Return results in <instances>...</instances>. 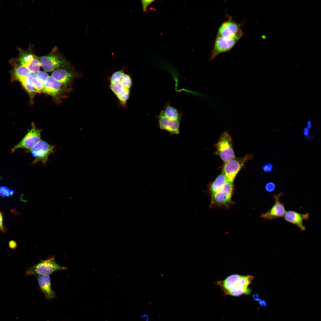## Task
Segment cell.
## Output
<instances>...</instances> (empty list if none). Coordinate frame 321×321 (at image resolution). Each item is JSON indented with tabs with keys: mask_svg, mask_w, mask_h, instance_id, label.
Wrapping results in <instances>:
<instances>
[{
	"mask_svg": "<svg viewBox=\"0 0 321 321\" xmlns=\"http://www.w3.org/2000/svg\"><path fill=\"white\" fill-rule=\"evenodd\" d=\"M242 23H238L234 21L231 17L221 23L218 31L217 36L224 38L232 37L242 30Z\"/></svg>",
	"mask_w": 321,
	"mask_h": 321,
	"instance_id": "obj_11",
	"label": "cell"
},
{
	"mask_svg": "<svg viewBox=\"0 0 321 321\" xmlns=\"http://www.w3.org/2000/svg\"><path fill=\"white\" fill-rule=\"evenodd\" d=\"M311 121L308 120L307 121L306 127L304 129L303 132L304 135L306 137L309 136V130L311 127Z\"/></svg>",
	"mask_w": 321,
	"mask_h": 321,
	"instance_id": "obj_29",
	"label": "cell"
},
{
	"mask_svg": "<svg viewBox=\"0 0 321 321\" xmlns=\"http://www.w3.org/2000/svg\"><path fill=\"white\" fill-rule=\"evenodd\" d=\"M27 78L29 82L37 90L38 93L42 92L43 84L36 77L35 73L30 72Z\"/></svg>",
	"mask_w": 321,
	"mask_h": 321,
	"instance_id": "obj_23",
	"label": "cell"
},
{
	"mask_svg": "<svg viewBox=\"0 0 321 321\" xmlns=\"http://www.w3.org/2000/svg\"><path fill=\"white\" fill-rule=\"evenodd\" d=\"M227 181L226 177L222 172L215 178L210 185V189L212 195L218 191Z\"/></svg>",
	"mask_w": 321,
	"mask_h": 321,
	"instance_id": "obj_20",
	"label": "cell"
},
{
	"mask_svg": "<svg viewBox=\"0 0 321 321\" xmlns=\"http://www.w3.org/2000/svg\"><path fill=\"white\" fill-rule=\"evenodd\" d=\"M155 0H142L141 1L142 4V11L145 13H147V9L148 7L152 3L155 1Z\"/></svg>",
	"mask_w": 321,
	"mask_h": 321,
	"instance_id": "obj_27",
	"label": "cell"
},
{
	"mask_svg": "<svg viewBox=\"0 0 321 321\" xmlns=\"http://www.w3.org/2000/svg\"><path fill=\"white\" fill-rule=\"evenodd\" d=\"M251 291V290L249 288L244 289L237 287L231 289L227 292L225 294L238 296L243 295L249 294Z\"/></svg>",
	"mask_w": 321,
	"mask_h": 321,
	"instance_id": "obj_24",
	"label": "cell"
},
{
	"mask_svg": "<svg viewBox=\"0 0 321 321\" xmlns=\"http://www.w3.org/2000/svg\"><path fill=\"white\" fill-rule=\"evenodd\" d=\"M19 54L17 58H13L17 63L27 68L30 72L36 73L39 71L41 67L39 58L33 54L31 50H24L19 48Z\"/></svg>",
	"mask_w": 321,
	"mask_h": 321,
	"instance_id": "obj_7",
	"label": "cell"
},
{
	"mask_svg": "<svg viewBox=\"0 0 321 321\" xmlns=\"http://www.w3.org/2000/svg\"><path fill=\"white\" fill-rule=\"evenodd\" d=\"M109 80L110 88L117 97L119 104L125 108L133 84L131 75L125 73L124 68L114 72Z\"/></svg>",
	"mask_w": 321,
	"mask_h": 321,
	"instance_id": "obj_1",
	"label": "cell"
},
{
	"mask_svg": "<svg viewBox=\"0 0 321 321\" xmlns=\"http://www.w3.org/2000/svg\"><path fill=\"white\" fill-rule=\"evenodd\" d=\"M265 188L267 192L270 193L274 191L276 188V185L273 182H269L266 184Z\"/></svg>",
	"mask_w": 321,
	"mask_h": 321,
	"instance_id": "obj_28",
	"label": "cell"
},
{
	"mask_svg": "<svg viewBox=\"0 0 321 321\" xmlns=\"http://www.w3.org/2000/svg\"><path fill=\"white\" fill-rule=\"evenodd\" d=\"M215 146L216 149L214 154L220 157L224 162L236 158L232 140L228 132L225 131L221 134Z\"/></svg>",
	"mask_w": 321,
	"mask_h": 321,
	"instance_id": "obj_4",
	"label": "cell"
},
{
	"mask_svg": "<svg viewBox=\"0 0 321 321\" xmlns=\"http://www.w3.org/2000/svg\"><path fill=\"white\" fill-rule=\"evenodd\" d=\"M309 215L308 213L301 214L293 211L289 210L286 211L283 217L286 221L294 224L301 231H304L306 228L303 224V221L309 220Z\"/></svg>",
	"mask_w": 321,
	"mask_h": 321,
	"instance_id": "obj_15",
	"label": "cell"
},
{
	"mask_svg": "<svg viewBox=\"0 0 321 321\" xmlns=\"http://www.w3.org/2000/svg\"><path fill=\"white\" fill-rule=\"evenodd\" d=\"M242 30L234 37L224 38L216 36L214 45L210 54L209 60L216 57L221 54L228 52L235 45L243 35Z\"/></svg>",
	"mask_w": 321,
	"mask_h": 321,
	"instance_id": "obj_6",
	"label": "cell"
},
{
	"mask_svg": "<svg viewBox=\"0 0 321 321\" xmlns=\"http://www.w3.org/2000/svg\"><path fill=\"white\" fill-rule=\"evenodd\" d=\"M273 167V165L271 164L268 163L263 166L262 169L265 172H269L272 171Z\"/></svg>",
	"mask_w": 321,
	"mask_h": 321,
	"instance_id": "obj_30",
	"label": "cell"
},
{
	"mask_svg": "<svg viewBox=\"0 0 321 321\" xmlns=\"http://www.w3.org/2000/svg\"><path fill=\"white\" fill-rule=\"evenodd\" d=\"M15 191L6 186L0 187V197H10L14 193Z\"/></svg>",
	"mask_w": 321,
	"mask_h": 321,
	"instance_id": "obj_25",
	"label": "cell"
},
{
	"mask_svg": "<svg viewBox=\"0 0 321 321\" xmlns=\"http://www.w3.org/2000/svg\"><path fill=\"white\" fill-rule=\"evenodd\" d=\"M10 247L12 248H14L16 246V243L15 241L13 240L10 241L9 243Z\"/></svg>",
	"mask_w": 321,
	"mask_h": 321,
	"instance_id": "obj_31",
	"label": "cell"
},
{
	"mask_svg": "<svg viewBox=\"0 0 321 321\" xmlns=\"http://www.w3.org/2000/svg\"><path fill=\"white\" fill-rule=\"evenodd\" d=\"M161 111L166 117L171 119L180 120L181 116L180 112L176 108L171 106L169 104L166 105Z\"/></svg>",
	"mask_w": 321,
	"mask_h": 321,
	"instance_id": "obj_21",
	"label": "cell"
},
{
	"mask_svg": "<svg viewBox=\"0 0 321 321\" xmlns=\"http://www.w3.org/2000/svg\"><path fill=\"white\" fill-rule=\"evenodd\" d=\"M18 81L20 82L22 85L29 93L31 99L38 92L34 87L29 81L27 77L22 78Z\"/></svg>",
	"mask_w": 321,
	"mask_h": 321,
	"instance_id": "obj_22",
	"label": "cell"
},
{
	"mask_svg": "<svg viewBox=\"0 0 321 321\" xmlns=\"http://www.w3.org/2000/svg\"><path fill=\"white\" fill-rule=\"evenodd\" d=\"M36 77L43 84L49 76L48 74L44 71H39L35 73Z\"/></svg>",
	"mask_w": 321,
	"mask_h": 321,
	"instance_id": "obj_26",
	"label": "cell"
},
{
	"mask_svg": "<svg viewBox=\"0 0 321 321\" xmlns=\"http://www.w3.org/2000/svg\"><path fill=\"white\" fill-rule=\"evenodd\" d=\"M160 128L171 134H177L180 132V120L171 119L161 111L157 117Z\"/></svg>",
	"mask_w": 321,
	"mask_h": 321,
	"instance_id": "obj_13",
	"label": "cell"
},
{
	"mask_svg": "<svg viewBox=\"0 0 321 321\" xmlns=\"http://www.w3.org/2000/svg\"><path fill=\"white\" fill-rule=\"evenodd\" d=\"M233 183L227 181L217 192L212 195L211 202L218 206H226L231 202Z\"/></svg>",
	"mask_w": 321,
	"mask_h": 321,
	"instance_id": "obj_10",
	"label": "cell"
},
{
	"mask_svg": "<svg viewBox=\"0 0 321 321\" xmlns=\"http://www.w3.org/2000/svg\"><path fill=\"white\" fill-rule=\"evenodd\" d=\"M39 59L41 67L47 72L53 71L69 66L68 62L56 47L48 55L41 56Z\"/></svg>",
	"mask_w": 321,
	"mask_h": 321,
	"instance_id": "obj_3",
	"label": "cell"
},
{
	"mask_svg": "<svg viewBox=\"0 0 321 321\" xmlns=\"http://www.w3.org/2000/svg\"><path fill=\"white\" fill-rule=\"evenodd\" d=\"M54 146L41 140L29 150L34 158L33 163L40 162L46 164L49 155L54 152Z\"/></svg>",
	"mask_w": 321,
	"mask_h": 321,
	"instance_id": "obj_8",
	"label": "cell"
},
{
	"mask_svg": "<svg viewBox=\"0 0 321 321\" xmlns=\"http://www.w3.org/2000/svg\"><path fill=\"white\" fill-rule=\"evenodd\" d=\"M282 193L273 196L275 202L271 208L268 211L262 213L260 217L265 220L271 221L283 217L286 211L284 204L280 201L279 199Z\"/></svg>",
	"mask_w": 321,
	"mask_h": 321,
	"instance_id": "obj_12",
	"label": "cell"
},
{
	"mask_svg": "<svg viewBox=\"0 0 321 321\" xmlns=\"http://www.w3.org/2000/svg\"><path fill=\"white\" fill-rule=\"evenodd\" d=\"M42 129L37 128L32 123L31 129L23 139L11 150L12 152L18 149H24L29 150L41 139Z\"/></svg>",
	"mask_w": 321,
	"mask_h": 321,
	"instance_id": "obj_9",
	"label": "cell"
},
{
	"mask_svg": "<svg viewBox=\"0 0 321 321\" xmlns=\"http://www.w3.org/2000/svg\"><path fill=\"white\" fill-rule=\"evenodd\" d=\"M241 275L234 274L231 275L222 281H219L217 284L223 289L225 294L236 286Z\"/></svg>",
	"mask_w": 321,
	"mask_h": 321,
	"instance_id": "obj_19",
	"label": "cell"
},
{
	"mask_svg": "<svg viewBox=\"0 0 321 321\" xmlns=\"http://www.w3.org/2000/svg\"><path fill=\"white\" fill-rule=\"evenodd\" d=\"M40 291L45 298L51 300L56 297L55 292L52 289L49 275L37 277Z\"/></svg>",
	"mask_w": 321,
	"mask_h": 321,
	"instance_id": "obj_16",
	"label": "cell"
},
{
	"mask_svg": "<svg viewBox=\"0 0 321 321\" xmlns=\"http://www.w3.org/2000/svg\"><path fill=\"white\" fill-rule=\"evenodd\" d=\"M254 155L248 153L243 157L235 158L224 162L222 172L225 175L227 181L233 183L235 178L245 163L253 158Z\"/></svg>",
	"mask_w": 321,
	"mask_h": 321,
	"instance_id": "obj_5",
	"label": "cell"
},
{
	"mask_svg": "<svg viewBox=\"0 0 321 321\" xmlns=\"http://www.w3.org/2000/svg\"><path fill=\"white\" fill-rule=\"evenodd\" d=\"M51 76L63 85L66 86L73 79L75 74L73 72L64 67L53 71Z\"/></svg>",
	"mask_w": 321,
	"mask_h": 321,
	"instance_id": "obj_17",
	"label": "cell"
},
{
	"mask_svg": "<svg viewBox=\"0 0 321 321\" xmlns=\"http://www.w3.org/2000/svg\"><path fill=\"white\" fill-rule=\"evenodd\" d=\"M65 86L51 76H49L43 84L42 92L56 97L63 91Z\"/></svg>",
	"mask_w": 321,
	"mask_h": 321,
	"instance_id": "obj_14",
	"label": "cell"
},
{
	"mask_svg": "<svg viewBox=\"0 0 321 321\" xmlns=\"http://www.w3.org/2000/svg\"><path fill=\"white\" fill-rule=\"evenodd\" d=\"M0 230L3 232H5L6 231L3 225L2 219L0 220Z\"/></svg>",
	"mask_w": 321,
	"mask_h": 321,
	"instance_id": "obj_32",
	"label": "cell"
},
{
	"mask_svg": "<svg viewBox=\"0 0 321 321\" xmlns=\"http://www.w3.org/2000/svg\"><path fill=\"white\" fill-rule=\"evenodd\" d=\"M67 268L62 266L56 262L54 257L44 260H40L37 264L27 268L26 276L34 275L36 277L49 275L56 271L66 270Z\"/></svg>",
	"mask_w": 321,
	"mask_h": 321,
	"instance_id": "obj_2",
	"label": "cell"
},
{
	"mask_svg": "<svg viewBox=\"0 0 321 321\" xmlns=\"http://www.w3.org/2000/svg\"><path fill=\"white\" fill-rule=\"evenodd\" d=\"M2 219V215L1 213L0 212V220Z\"/></svg>",
	"mask_w": 321,
	"mask_h": 321,
	"instance_id": "obj_33",
	"label": "cell"
},
{
	"mask_svg": "<svg viewBox=\"0 0 321 321\" xmlns=\"http://www.w3.org/2000/svg\"><path fill=\"white\" fill-rule=\"evenodd\" d=\"M10 63L13 67L11 71L13 80L18 81L22 78L28 77L30 72L27 68L16 62L13 58L10 61Z\"/></svg>",
	"mask_w": 321,
	"mask_h": 321,
	"instance_id": "obj_18",
	"label": "cell"
}]
</instances>
